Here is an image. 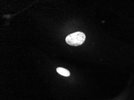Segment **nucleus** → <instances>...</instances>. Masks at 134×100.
Returning <instances> with one entry per match:
<instances>
[{
	"instance_id": "obj_2",
	"label": "nucleus",
	"mask_w": 134,
	"mask_h": 100,
	"mask_svg": "<svg viewBox=\"0 0 134 100\" xmlns=\"http://www.w3.org/2000/svg\"><path fill=\"white\" fill-rule=\"evenodd\" d=\"M57 72L59 74L65 77H68L70 75V73L69 70L66 69L65 68L62 67H58L56 69Z\"/></svg>"
},
{
	"instance_id": "obj_1",
	"label": "nucleus",
	"mask_w": 134,
	"mask_h": 100,
	"mask_svg": "<svg viewBox=\"0 0 134 100\" xmlns=\"http://www.w3.org/2000/svg\"><path fill=\"white\" fill-rule=\"evenodd\" d=\"M85 39V34L82 32L78 31L68 35L66 37L65 41L70 45L78 46L82 44Z\"/></svg>"
}]
</instances>
